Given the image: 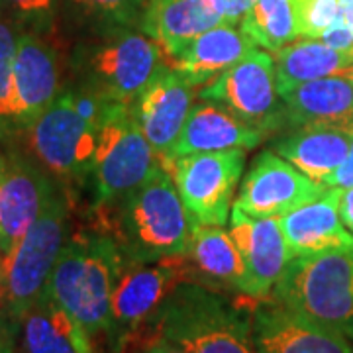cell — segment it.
Segmentation results:
<instances>
[{
  "label": "cell",
  "instance_id": "6da1fadb",
  "mask_svg": "<svg viewBox=\"0 0 353 353\" xmlns=\"http://www.w3.org/2000/svg\"><path fill=\"white\" fill-rule=\"evenodd\" d=\"M126 257L104 232L73 234L59 255L48 292L97 340L108 334L114 287Z\"/></svg>",
  "mask_w": 353,
  "mask_h": 353
},
{
  "label": "cell",
  "instance_id": "7a4b0ae2",
  "mask_svg": "<svg viewBox=\"0 0 353 353\" xmlns=\"http://www.w3.org/2000/svg\"><path fill=\"white\" fill-rule=\"evenodd\" d=\"M112 210L110 236L128 261L145 263L187 255L192 220L163 165L116 202Z\"/></svg>",
  "mask_w": 353,
  "mask_h": 353
},
{
  "label": "cell",
  "instance_id": "3957f363",
  "mask_svg": "<svg viewBox=\"0 0 353 353\" xmlns=\"http://www.w3.org/2000/svg\"><path fill=\"white\" fill-rule=\"evenodd\" d=\"M187 353H257L253 316L199 281H183L150 322Z\"/></svg>",
  "mask_w": 353,
  "mask_h": 353
},
{
  "label": "cell",
  "instance_id": "277c9868",
  "mask_svg": "<svg viewBox=\"0 0 353 353\" xmlns=\"http://www.w3.org/2000/svg\"><path fill=\"white\" fill-rule=\"evenodd\" d=\"M112 104L79 85L63 88L26 130L38 163L61 183H83L92 173L101 126Z\"/></svg>",
  "mask_w": 353,
  "mask_h": 353
},
{
  "label": "cell",
  "instance_id": "5b68a950",
  "mask_svg": "<svg viewBox=\"0 0 353 353\" xmlns=\"http://www.w3.org/2000/svg\"><path fill=\"white\" fill-rule=\"evenodd\" d=\"M69 199L61 181H53L38 218L28 228L12 253L0 257L6 281V310L14 324L20 326L26 312L48 289L51 273L71 238Z\"/></svg>",
  "mask_w": 353,
  "mask_h": 353
},
{
  "label": "cell",
  "instance_id": "8992f818",
  "mask_svg": "<svg viewBox=\"0 0 353 353\" xmlns=\"http://www.w3.org/2000/svg\"><path fill=\"white\" fill-rule=\"evenodd\" d=\"M271 296L353 341V245L290 259Z\"/></svg>",
  "mask_w": 353,
  "mask_h": 353
},
{
  "label": "cell",
  "instance_id": "52a82bcc",
  "mask_svg": "<svg viewBox=\"0 0 353 353\" xmlns=\"http://www.w3.org/2000/svg\"><path fill=\"white\" fill-rule=\"evenodd\" d=\"M165 61L163 50L145 32L112 26L101 39L75 51L73 69L79 87L106 101L132 104Z\"/></svg>",
  "mask_w": 353,
  "mask_h": 353
},
{
  "label": "cell",
  "instance_id": "ba28073f",
  "mask_svg": "<svg viewBox=\"0 0 353 353\" xmlns=\"http://www.w3.org/2000/svg\"><path fill=\"white\" fill-rule=\"evenodd\" d=\"M183 281H194L187 255L145 263L126 259L110 304V326L106 334L110 353H126L139 330L150 326L159 306Z\"/></svg>",
  "mask_w": 353,
  "mask_h": 353
},
{
  "label": "cell",
  "instance_id": "9c48e42d",
  "mask_svg": "<svg viewBox=\"0 0 353 353\" xmlns=\"http://www.w3.org/2000/svg\"><path fill=\"white\" fill-rule=\"evenodd\" d=\"M161 165L143 136L130 104L114 102L101 126L92 163V187L99 206H114L148 181Z\"/></svg>",
  "mask_w": 353,
  "mask_h": 353
},
{
  "label": "cell",
  "instance_id": "30bf717a",
  "mask_svg": "<svg viewBox=\"0 0 353 353\" xmlns=\"http://www.w3.org/2000/svg\"><path fill=\"white\" fill-rule=\"evenodd\" d=\"M199 99L226 106L265 136L289 128L285 102L277 90L275 59L259 48L222 75L202 85Z\"/></svg>",
  "mask_w": 353,
  "mask_h": 353
},
{
  "label": "cell",
  "instance_id": "8fae6325",
  "mask_svg": "<svg viewBox=\"0 0 353 353\" xmlns=\"http://www.w3.org/2000/svg\"><path fill=\"white\" fill-rule=\"evenodd\" d=\"M245 152L248 150L234 148L190 153L175 157L167 167L192 222L214 226L226 224L234 192L243 175Z\"/></svg>",
  "mask_w": 353,
  "mask_h": 353
},
{
  "label": "cell",
  "instance_id": "7c38bea8",
  "mask_svg": "<svg viewBox=\"0 0 353 353\" xmlns=\"http://www.w3.org/2000/svg\"><path fill=\"white\" fill-rule=\"evenodd\" d=\"M326 190V185L304 175L277 152L265 150L241 179L234 208L253 218H279L320 199Z\"/></svg>",
  "mask_w": 353,
  "mask_h": 353
},
{
  "label": "cell",
  "instance_id": "4fadbf2b",
  "mask_svg": "<svg viewBox=\"0 0 353 353\" xmlns=\"http://www.w3.org/2000/svg\"><path fill=\"white\" fill-rule=\"evenodd\" d=\"M194 88L175 67L165 61L130 104L143 136L165 169L175 161L173 150L192 108Z\"/></svg>",
  "mask_w": 353,
  "mask_h": 353
},
{
  "label": "cell",
  "instance_id": "5bb4252c",
  "mask_svg": "<svg viewBox=\"0 0 353 353\" xmlns=\"http://www.w3.org/2000/svg\"><path fill=\"white\" fill-rule=\"evenodd\" d=\"M55 176L20 153H0V257H6L38 218Z\"/></svg>",
  "mask_w": 353,
  "mask_h": 353
},
{
  "label": "cell",
  "instance_id": "9a60e30c",
  "mask_svg": "<svg viewBox=\"0 0 353 353\" xmlns=\"http://www.w3.org/2000/svg\"><path fill=\"white\" fill-rule=\"evenodd\" d=\"M230 236L236 241L245 265L240 292L255 301H263L273 292L292 259L279 220L253 218L232 206Z\"/></svg>",
  "mask_w": 353,
  "mask_h": 353
},
{
  "label": "cell",
  "instance_id": "2e32d148",
  "mask_svg": "<svg viewBox=\"0 0 353 353\" xmlns=\"http://www.w3.org/2000/svg\"><path fill=\"white\" fill-rule=\"evenodd\" d=\"M61 71L57 51L36 32H22L12 71L14 126L28 128L59 97Z\"/></svg>",
  "mask_w": 353,
  "mask_h": 353
},
{
  "label": "cell",
  "instance_id": "e0dca14e",
  "mask_svg": "<svg viewBox=\"0 0 353 353\" xmlns=\"http://www.w3.org/2000/svg\"><path fill=\"white\" fill-rule=\"evenodd\" d=\"M252 316L257 353H353L343 334L275 301L261 303Z\"/></svg>",
  "mask_w": 353,
  "mask_h": 353
},
{
  "label": "cell",
  "instance_id": "ac0fdd59",
  "mask_svg": "<svg viewBox=\"0 0 353 353\" xmlns=\"http://www.w3.org/2000/svg\"><path fill=\"white\" fill-rule=\"evenodd\" d=\"M352 122H320L289 128V134L273 143V152L287 159L316 183H326L352 148Z\"/></svg>",
  "mask_w": 353,
  "mask_h": 353
},
{
  "label": "cell",
  "instance_id": "d6986e66",
  "mask_svg": "<svg viewBox=\"0 0 353 353\" xmlns=\"http://www.w3.org/2000/svg\"><path fill=\"white\" fill-rule=\"evenodd\" d=\"M341 189H332L301 208L279 216V226L294 257L352 248L353 234L340 218Z\"/></svg>",
  "mask_w": 353,
  "mask_h": 353
},
{
  "label": "cell",
  "instance_id": "ffe728a7",
  "mask_svg": "<svg viewBox=\"0 0 353 353\" xmlns=\"http://www.w3.org/2000/svg\"><path fill=\"white\" fill-rule=\"evenodd\" d=\"M265 139L263 132L243 122L226 106L202 101L192 104L183 132L176 139L173 157L190 153L222 152V150H253Z\"/></svg>",
  "mask_w": 353,
  "mask_h": 353
},
{
  "label": "cell",
  "instance_id": "44dd1931",
  "mask_svg": "<svg viewBox=\"0 0 353 353\" xmlns=\"http://www.w3.org/2000/svg\"><path fill=\"white\" fill-rule=\"evenodd\" d=\"M257 46L236 26L220 24L192 39L167 63L175 67L192 87H202L240 63Z\"/></svg>",
  "mask_w": 353,
  "mask_h": 353
},
{
  "label": "cell",
  "instance_id": "7402d4cb",
  "mask_svg": "<svg viewBox=\"0 0 353 353\" xmlns=\"http://www.w3.org/2000/svg\"><path fill=\"white\" fill-rule=\"evenodd\" d=\"M24 353H99L97 343L48 289L20 322Z\"/></svg>",
  "mask_w": 353,
  "mask_h": 353
},
{
  "label": "cell",
  "instance_id": "603a6c76",
  "mask_svg": "<svg viewBox=\"0 0 353 353\" xmlns=\"http://www.w3.org/2000/svg\"><path fill=\"white\" fill-rule=\"evenodd\" d=\"M224 24L204 0H150L141 32L153 38L163 50L167 61L206 30Z\"/></svg>",
  "mask_w": 353,
  "mask_h": 353
},
{
  "label": "cell",
  "instance_id": "cb8c5ba5",
  "mask_svg": "<svg viewBox=\"0 0 353 353\" xmlns=\"http://www.w3.org/2000/svg\"><path fill=\"white\" fill-rule=\"evenodd\" d=\"M187 259L192 267L194 281L201 277L202 285L208 287L241 290L245 265L230 230H224V226L192 222Z\"/></svg>",
  "mask_w": 353,
  "mask_h": 353
},
{
  "label": "cell",
  "instance_id": "d4e9b609",
  "mask_svg": "<svg viewBox=\"0 0 353 353\" xmlns=\"http://www.w3.org/2000/svg\"><path fill=\"white\" fill-rule=\"evenodd\" d=\"M289 128L320 122H352L353 85L341 75L324 77L281 94Z\"/></svg>",
  "mask_w": 353,
  "mask_h": 353
},
{
  "label": "cell",
  "instance_id": "484cf974",
  "mask_svg": "<svg viewBox=\"0 0 353 353\" xmlns=\"http://www.w3.org/2000/svg\"><path fill=\"white\" fill-rule=\"evenodd\" d=\"M273 59L277 90L283 94L303 83L340 75L353 65V53L334 50L320 39H301L275 51Z\"/></svg>",
  "mask_w": 353,
  "mask_h": 353
},
{
  "label": "cell",
  "instance_id": "4316f807",
  "mask_svg": "<svg viewBox=\"0 0 353 353\" xmlns=\"http://www.w3.org/2000/svg\"><path fill=\"white\" fill-rule=\"evenodd\" d=\"M240 30L257 48L277 51L299 39L292 0H255Z\"/></svg>",
  "mask_w": 353,
  "mask_h": 353
},
{
  "label": "cell",
  "instance_id": "83f0119b",
  "mask_svg": "<svg viewBox=\"0 0 353 353\" xmlns=\"http://www.w3.org/2000/svg\"><path fill=\"white\" fill-rule=\"evenodd\" d=\"M299 38L318 39L341 18V0H292Z\"/></svg>",
  "mask_w": 353,
  "mask_h": 353
},
{
  "label": "cell",
  "instance_id": "f1b7e54d",
  "mask_svg": "<svg viewBox=\"0 0 353 353\" xmlns=\"http://www.w3.org/2000/svg\"><path fill=\"white\" fill-rule=\"evenodd\" d=\"M18 26L0 18V120L14 124V102H12V71L16 48L20 39Z\"/></svg>",
  "mask_w": 353,
  "mask_h": 353
},
{
  "label": "cell",
  "instance_id": "f546056e",
  "mask_svg": "<svg viewBox=\"0 0 353 353\" xmlns=\"http://www.w3.org/2000/svg\"><path fill=\"white\" fill-rule=\"evenodd\" d=\"M79 6H83L88 12L97 14L112 26H138L141 30V22L145 10L150 6V0H73Z\"/></svg>",
  "mask_w": 353,
  "mask_h": 353
},
{
  "label": "cell",
  "instance_id": "4dcf8cb0",
  "mask_svg": "<svg viewBox=\"0 0 353 353\" xmlns=\"http://www.w3.org/2000/svg\"><path fill=\"white\" fill-rule=\"evenodd\" d=\"M10 12L36 30H48L55 16V0H0Z\"/></svg>",
  "mask_w": 353,
  "mask_h": 353
},
{
  "label": "cell",
  "instance_id": "1f68e13d",
  "mask_svg": "<svg viewBox=\"0 0 353 353\" xmlns=\"http://www.w3.org/2000/svg\"><path fill=\"white\" fill-rule=\"evenodd\" d=\"M255 0H204V4L212 12L230 26H238L243 20V16L253 6Z\"/></svg>",
  "mask_w": 353,
  "mask_h": 353
},
{
  "label": "cell",
  "instance_id": "d6a6232c",
  "mask_svg": "<svg viewBox=\"0 0 353 353\" xmlns=\"http://www.w3.org/2000/svg\"><path fill=\"white\" fill-rule=\"evenodd\" d=\"M324 185L332 187V189H352L353 187V139L345 161L326 179Z\"/></svg>",
  "mask_w": 353,
  "mask_h": 353
},
{
  "label": "cell",
  "instance_id": "836d02e7",
  "mask_svg": "<svg viewBox=\"0 0 353 353\" xmlns=\"http://www.w3.org/2000/svg\"><path fill=\"white\" fill-rule=\"evenodd\" d=\"M138 353H187L185 350H181L179 345H175L173 341H169L159 334H152L148 340L141 343V347Z\"/></svg>",
  "mask_w": 353,
  "mask_h": 353
},
{
  "label": "cell",
  "instance_id": "e575fe53",
  "mask_svg": "<svg viewBox=\"0 0 353 353\" xmlns=\"http://www.w3.org/2000/svg\"><path fill=\"white\" fill-rule=\"evenodd\" d=\"M18 324H14L8 316L0 314V353H14Z\"/></svg>",
  "mask_w": 353,
  "mask_h": 353
},
{
  "label": "cell",
  "instance_id": "d590c367",
  "mask_svg": "<svg viewBox=\"0 0 353 353\" xmlns=\"http://www.w3.org/2000/svg\"><path fill=\"white\" fill-rule=\"evenodd\" d=\"M340 218L343 226L353 234V187L341 189L340 194Z\"/></svg>",
  "mask_w": 353,
  "mask_h": 353
},
{
  "label": "cell",
  "instance_id": "8d00e7d4",
  "mask_svg": "<svg viewBox=\"0 0 353 353\" xmlns=\"http://www.w3.org/2000/svg\"><path fill=\"white\" fill-rule=\"evenodd\" d=\"M341 18L353 32V0H341Z\"/></svg>",
  "mask_w": 353,
  "mask_h": 353
},
{
  "label": "cell",
  "instance_id": "74e56055",
  "mask_svg": "<svg viewBox=\"0 0 353 353\" xmlns=\"http://www.w3.org/2000/svg\"><path fill=\"white\" fill-rule=\"evenodd\" d=\"M6 310V281L2 273V263H0V314H4Z\"/></svg>",
  "mask_w": 353,
  "mask_h": 353
},
{
  "label": "cell",
  "instance_id": "f35d334b",
  "mask_svg": "<svg viewBox=\"0 0 353 353\" xmlns=\"http://www.w3.org/2000/svg\"><path fill=\"white\" fill-rule=\"evenodd\" d=\"M340 75L345 77V79H347V81H350V83H352V85H353V65H352V67H347L345 71H341Z\"/></svg>",
  "mask_w": 353,
  "mask_h": 353
},
{
  "label": "cell",
  "instance_id": "ab89813d",
  "mask_svg": "<svg viewBox=\"0 0 353 353\" xmlns=\"http://www.w3.org/2000/svg\"><path fill=\"white\" fill-rule=\"evenodd\" d=\"M0 4H2V2H0Z\"/></svg>",
  "mask_w": 353,
  "mask_h": 353
}]
</instances>
